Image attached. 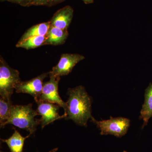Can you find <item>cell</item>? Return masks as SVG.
<instances>
[{"instance_id":"cell-15","label":"cell","mask_w":152,"mask_h":152,"mask_svg":"<svg viewBox=\"0 0 152 152\" xmlns=\"http://www.w3.org/2000/svg\"><path fill=\"white\" fill-rule=\"evenodd\" d=\"M12 102L1 97L0 99V123L1 126L8 120L10 115Z\"/></svg>"},{"instance_id":"cell-13","label":"cell","mask_w":152,"mask_h":152,"mask_svg":"<svg viewBox=\"0 0 152 152\" xmlns=\"http://www.w3.org/2000/svg\"><path fill=\"white\" fill-rule=\"evenodd\" d=\"M50 26V21L34 25L25 32L19 41H24L32 37L46 36Z\"/></svg>"},{"instance_id":"cell-21","label":"cell","mask_w":152,"mask_h":152,"mask_svg":"<svg viewBox=\"0 0 152 152\" xmlns=\"http://www.w3.org/2000/svg\"><path fill=\"white\" fill-rule=\"evenodd\" d=\"M123 152H127L126 151H124Z\"/></svg>"},{"instance_id":"cell-11","label":"cell","mask_w":152,"mask_h":152,"mask_svg":"<svg viewBox=\"0 0 152 152\" xmlns=\"http://www.w3.org/2000/svg\"><path fill=\"white\" fill-rule=\"evenodd\" d=\"M152 118V83H150L145 91V101L140 111V119L142 120L143 129Z\"/></svg>"},{"instance_id":"cell-18","label":"cell","mask_w":152,"mask_h":152,"mask_svg":"<svg viewBox=\"0 0 152 152\" xmlns=\"http://www.w3.org/2000/svg\"><path fill=\"white\" fill-rule=\"evenodd\" d=\"M86 4H90L94 2V0H82Z\"/></svg>"},{"instance_id":"cell-3","label":"cell","mask_w":152,"mask_h":152,"mask_svg":"<svg viewBox=\"0 0 152 152\" xmlns=\"http://www.w3.org/2000/svg\"><path fill=\"white\" fill-rule=\"evenodd\" d=\"M21 81L20 72L11 68L2 57L0 58V95L7 100H11L14 89Z\"/></svg>"},{"instance_id":"cell-16","label":"cell","mask_w":152,"mask_h":152,"mask_svg":"<svg viewBox=\"0 0 152 152\" xmlns=\"http://www.w3.org/2000/svg\"><path fill=\"white\" fill-rule=\"evenodd\" d=\"M65 0H32L31 6H46L51 7L63 2Z\"/></svg>"},{"instance_id":"cell-12","label":"cell","mask_w":152,"mask_h":152,"mask_svg":"<svg viewBox=\"0 0 152 152\" xmlns=\"http://www.w3.org/2000/svg\"><path fill=\"white\" fill-rule=\"evenodd\" d=\"M13 129L15 132L12 135L6 140L1 139V140L7 145L11 152H23L25 140L29 137L31 135L23 137L15 128H13Z\"/></svg>"},{"instance_id":"cell-9","label":"cell","mask_w":152,"mask_h":152,"mask_svg":"<svg viewBox=\"0 0 152 152\" xmlns=\"http://www.w3.org/2000/svg\"><path fill=\"white\" fill-rule=\"evenodd\" d=\"M74 10L70 6H66L58 10L50 22L53 26L63 30H67L73 18Z\"/></svg>"},{"instance_id":"cell-20","label":"cell","mask_w":152,"mask_h":152,"mask_svg":"<svg viewBox=\"0 0 152 152\" xmlns=\"http://www.w3.org/2000/svg\"><path fill=\"white\" fill-rule=\"evenodd\" d=\"M1 1V2H4V1H7V0H0Z\"/></svg>"},{"instance_id":"cell-19","label":"cell","mask_w":152,"mask_h":152,"mask_svg":"<svg viewBox=\"0 0 152 152\" xmlns=\"http://www.w3.org/2000/svg\"><path fill=\"white\" fill-rule=\"evenodd\" d=\"M58 150V148H55L50 151L49 152H57Z\"/></svg>"},{"instance_id":"cell-14","label":"cell","mask_w":152,"mask_h":152,"mask_svg":"<svg viewBox=\"0 0 152 152\" xmlns=\"http://www.w3.org/2000/svg\"><path fill=\"white\" fill-rule=\"evenodd\" d=\"M46 39V36L32 37L24 41H18L16 47L18 48H23L27 50L36 48L45 45V42Z\"/></svg>"},{"instance_id":"cell-6","label":"cell","mask_w":152,"mask_h":152,"mask_svg":"<svg viewBox=\"0 0 152 152\" xmlns=\"http://www.w3.org/2000/svg\"><path fill=\"white\" fill-rule=\"evenodd\" d=\"M85 58L84 56L79 54H63L58 64L49 74L58 77L67 75L79 62Z\"/></svg>"},{"instance_id":"cell-4","label":"cell","mask_w":152,"mask_h":152,"mask_svg":"<svg viewBox=\"0 0 152 152\" xmlns=\"http://www.w3.org/2000/svg\"><path fill=\"white\" fill-rule=\"evenodd\" d=\"M91 119L99 129L102 135L110 134L121 137L126 134L130 125V120L123 117H110L109 120L98 121L92 117Z\"/></svg>"},{"instance_id":"cell-22","label":"cell","mask_w":152,"mask_h":152,"mask_svg":"<svg viewBox=\"0 0 152 152\" xmlns=\"http://www.w3.org/2000/svg\"><path fill=\"white\" fill-rule=\"evenodd\" d=\"M1 152H2V151H1Z\"/></svg>"},{"instance_id":"cell-8","label":"cell","mask_w":152,"mask_h":152,"mask_svg":"<svg viewBox=\"0 0 152 152\" xmlns=\"http://www.w3.org/2000/svg\"><path fill=\"white\" fill-rule=\"evenodd\" d=\"M49 75L45 73L27 81H21L15 90L17 93L27 94L32 96L36 102L39 101L43 87V80Z\"/></svg>"},{"instance_id":"cell-17","label":"cell","mask_w":152,"mask_h":152,"mask_svg":"<svg viewBox=\"0 0 152 152\" xmlns=\"http://www.w3.org/2000/svg\"><path fill=\"white\" fill-rule=\"evenodd\" d=\"M14 4H18L24 7H29L31 6L32 0H7Z\"/></svg>"},{"instance_id":"cell-10","label":"cell","mask_w":152,"mask_h":152,"mask_svg":"<svg viewBox=\"0 0 152 152\" xmlns=\"http://www.w3.org/2000/svg\"><path fill=\"white\" fill-rule=\"evenodd\" d=\"M45 45H59L64 44L69 36L67 30H63L51 25L47 33Z\"/></svg>"},{"instance_id":"cell-2","label":"cell","mask_w":152,"mask_h":152,"mask_svg":"<svg viewBox=\"0 0 152 152\" xmlns=\"http://www.w3.org/2000/svg\"><path fill=\"white\" fill-rule=\"evenodd\" d=\"M37 115V111L33 109L32 104L12 105L8 120L1 128H4L6 125L10 124L26 130L29 132L30 135L32 134L37 129L38 125L40 124L39 120L35 118Z\"/></svg>"},{"instance_id":"cell-5","label":"cell","mask_w":152,"mask_h":152,"mask_svg":"<svg viewBox=\"0 0 152 152\" xmlns=\"http://www.w3.org/2000/svg\"><path fill=\"white\" fill-rule=\"evenodd\" d=\"M49 75L50 80L44 83L42 93L38 102H47L58 104L64 109V115L66 117V103L62 100L58 91V86L61 77H56L50 74Z\"/></svg>"},{"instance_id":"cell-7","label":"cell","mask_w":152,"mask_h":152,"mask_svg":"<svg viewBox=\"0 0 152 152\" xmlns=\"http://www.w3.org/2000/svg\"><path fill=\"white\" fill-rule=\"evenodd\" d=\"M37 112L41 118L39 120L42 129L49 124L53 122L56 120L66 118L65 115L60 116L58 113L60 106L56 104L47 102L39 101Z\"/></svg>"},{"instance_id":"cell-1","label":"cell","mask_w":152,"mask_h":152,"mask_svg":"<svg viewBox=\"0 0 152 152\" xmlns=\"http://www.w3.org/2000/svg\"><path fill=\"white\" fill-rule=\"evenodd\" d=\"M67 102L66 119L72 120L77 124L87 126L91 118V99L84 87L78 86L69 88Z\"/></svg>"}]
</instances>
